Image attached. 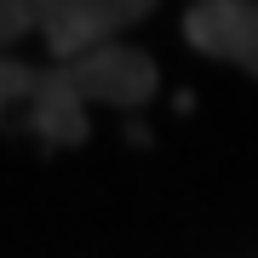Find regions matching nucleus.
Returning <instances> with one entry per match:
<instances>
[{"label": "nucleus", "mask_w": 258, "mask_h": 258, "mask_svg": "<svg viewBox=\"0 0 258 258\" xmlns=\"http://www.w3.org/2000/svg\"><path fill=\"white\" fill-rule=\"evenodd\" d=\"M138 18H149V6L138 0H57L46 6V46H52V63H75L86 52H103L115 46Z\"/></svg>", "instance_id": "f257e3e1"}, {"label": "nucleus", "mask_w": 258, "mask_h": 258, "mask_svg": "<svg viewBox=\"0 0 258 258\" xmlns=\"http://www.w3.org/2000/svg\"><path fill=\"white\" fill-rule=\"evenodd\" d=\"M69 69V81L81 86V98L86 103H115V109H138V103L155 92V63H149L144 52H132V46H103V52H86V57H75Z\"/></svg>", "instance_id": "f03ea898"}, {"label": "nucleus", "mask_w": 258, "mask_h": 258, "mask_svg": "<svg viewBox=\"0 0 258 258\" xmlns=\"http://www.w3.org/2000/svg\"><path fill=\"white\" fill-rule=\"evenodd\" d=\"M184 35L207 57H224V63L258 75V6L252 0H207V6H189Z\"/></svg>", "instance_id": "7ed1b4c3"}, {"label": "nucleus", "mask_w": 258, "mask_h": 258, "mask_svg": "<svg viewBox=\"0 0 258 258\" xmlns=\"http://www.w3.org/2000/svg\"><path fill=\"white\" fill-rule=\"evenodd\" d=\"M23 126L35 132V138H46V144H81L86 138V98H81V86L69 81L63 63L40 69V86H35V98H29V109H23Z\"/></svg>", "instance_id": "20e7f679"}, {"label": "nucleus", "mask_w": 258, "mask_h": 258, "mask_svg": "<svg viewBox=\"0 0 258 258\" xmlns=\"http://www.w3.org/2000/svg\"><path fill=\"white\" fill-rule=\"evenodd\" d=\"M35 86H40V69L35 63H18V57H0V120H12L29 109V98H35Z\"/></svg>", "instance_id": "39448f33"}, {"label": "nucleus", "mask_w": 258, "mask_h": 258, "mask_svg": "<svg viewBox=\"0 0 258 258\" xmlns=\"http://www.w3.org/2000/svg\"><path fill=\"white\" fill-rule=\"evenodd\" d=\"M46 29V6H23V0H0V57H6L12 40Z\"/></svg>", "instance_id": "423d86ee"}]
</instances>
